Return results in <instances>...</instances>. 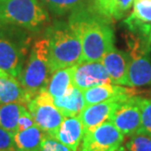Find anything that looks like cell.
Segmentation results:
<instances>
[{
	"instance_id": "obj_14",
	"label": "cell",
	"mask_w": 151,
	"mask_h": 151,
	"mask_svg": "<svg viewBox=\"0 0 151 151\" xmlns=\"http://www.w3.org/2000/svg\"><path fill=\"white\" fill-rule=\"evenodd\" d=\"M122 101L124 100H109L84 107L78 115L83 124L84 132L95 129L101 124L108 122Z\"/></svg>"
},
{
	"instance_id": "obj_24",
	"label": "cell",
	"mask_w": 151,
	"mask_h": 151,
	"mask_svg": "<svg viewBox=\"0 0 151 151\" xmlns=\"http://www.w3.org/2000/svg\"><path fill=\"white\" fill-rule=\"evenodd\" d=\"M141 110V127L139 134H144L151 137V99L140 96Z\"/></svg>"
},
{
	"instance_id": "obj_10",
	"label": "cell",
	"mask_w": 151,
	"mask_h": 151,
	"mask_svg": "<svg viewBox=\"0 0 151 151\" xmlns=\"http://www.w3.org/2000/svg\"><path fill=\"white\" fill-rule=\"evenodd\" d=\"M106 83H113L100 61L81 62L73 66V84L81 91Z\"/></svg>"
},
{
	"instance_id": "obj_1",
	"label": "cell",
	"mask_w": 151,
	"mask_h": 151,
	"mask_svg": "<svg viewBox=\"0 0 151 151\" xmlns=\"http://www.w3.org/2000/svg\"><path fill=\"white\" fill-rule=\"evenodd\" d=\"M67 21L81 39V62L100 61L115 46L114 22L98 14L90 1L72 12Z\"/></svg>"
},
{
	"instance_id": "obj_7",
	"label": "cell",
	"mask_w": 151,
	"mask_h": 151,
	"mask_svg": "<svg viewBox=\"0 0 151 151\" xmlns=\"http://www.w3.org/2000/svg\"><path fill=\"white\" fill-rule=\"evenodd\" d=\"M27 108L34 118L35 125L45 134L55 137L65 117L54 104L49 92L46 89L41 90L28 102Z\"/></svg>"
},
{
	"instance_id": "obj_13",
	"label": "cell",
	"mask_w": 151,
	"mask_h": 151,
	"mask_svg": "<svg viewBox=\"0 0 151 151\" xmlns=\"http://www.w3.org/2000/svg\"><path fill=\"white\" fill-rule=\"evenodd\" d=\"M129 52L120 50L114 46L102 57L100 62L106 69L112 83L128 86V71L129 65Z\"/></svg>"
},
{
	"instance_id": "obj_9",
	"label": "cell",
	"mask_w": 151,
	"mask_h": 151,
	"mask_svg": "<svg viewBox=\"0 0 151 151\" xmlns=\"http://www.w3.org/2000/svg\"><path fill=\"white\" fill-rule=\"evenodd\" d=\"M109 121L125 137L139 134L141 127L140 96L135 95L121 102Z\"/></svg>"
},
{
	"instance_id": "obj_15",
	"label": "cell",
	"mask_w": 151,
	"mask_h": 151,
	"mask_svg": "<svg viewBox=\"0 0 151 151\" xmlns=\"http://www.w3.org/2000/svg\"><path fill=\"white\" fill-rule=\"evenodd\" d=\"M84 135V127L78 116L65 117L55 138L71 151H78Z\"/></svg>"
},
{
	"instance_id": "obj_4",
	"label": "cell",
	"mask_w": 151,
	"mask_h": 151,
	"mask_svg": "<svg viewBox=\"0 0 151 151\" xmlns=\"http://www.w3.org/2000/svg\"><path fill=\"white\" fill-rule=\"evenodd\" d=\"M51 75L48 40L43 35L32 43L19 78V81L29 100L41 90L46 89Z\"/></svg>"
},
{
	"instance_id": "obj_22",
	"label": "cell",
	"mask_w": 151,
	"mask_h": 151,
	"mask_svg": "<svg viewBox=\"0 0 151 151\" xmlns=\"http://www.w3.org/2000/svg\"><path fill=\"white\" fill-rule=\"evenodd\" d=\"M26 105L19 103H10L0 106V127L8 132L15 134L17 125L23 107Z\"/></svg>"
},
{
	"instance_id": "obj_20",
	"label": "cell",
	"mask_w": 151,
	"mask_h": 151,
	"mask_svg": "<svg viewBox=\"0 0 151 151\" xmlns=\"http://www.w3.org/2000/svg\"><path fill=\"white\" fill-rule=\"evenodd\" d=\"M45 132L37 125L22 132L14 134V140L17 151H38L40 149Z\"/></svg>"
},
{
	"instance_id": "obj_28",
	"label": "cell",
	"mask_w": 151,
	"mask_h": 151,
	"mask_svg": "<svg viewBox=\"0 0 151 151\" xmlns=\"http://www.w3.org/2000/svg\"><path fill=\"white\" fill-rule=\"evenodd\" d=\"M115 151H128L127 150V148L126 147H124V146H121V147H119L117 150H115Z\"/></svg>"
},
{
	"instance_id": "obj_21",
	"label": "cell",
	"mask_w": 151,
	"mask_h": 151,
	"mask_svg": "<svg viewBox=\"0 0 151 151\" xmlns=\"http://www.w3.org/2000/svg\"><path fill=\"white\" fill-rule=\"evenodd\" d=\"M49 13L57 18L70 15L78 8L87 4L90 0H40Z\"/></svg>"
},
{
	"instance_id": "obj_17",
	"label": "cell",
	"mask_w": 151,
	"mask_h": 151,
	"mask_svg": "<svg viewBox=\"0 0 151 151\" xmlns=\"http://www.w3.org/2000/svg\"><path fill=\"white\" fill-rule=\"evenodd\" d=\"M94 10L115 22L124 19L132 8L134 0H90Z\"/></svg>"
},
{
	"instance_id": "obj_6",
	"label": "cell",
	"mask_w": 151,
	"mask_h": 151,
	"mask_svg": "<svg viewBox=\"0 0 151 151\" xmlns=\"http://www.w3.org/2000/svg\"><path fill=\"white\" fill-rule=\"evenodd\" d=\"M131 57L128 71V86L143 87L151 86V43L129 34L127 37Z\"/></svg>"
},
{
	"instance_id": "obj_27",
	"label": "cell",
	"mask_w": 151,
	"mask_h": 151,
	"mask_svg": "<svg viewBox=\"0 0 151 151\" xmlns=\"http://www.w3.org/2000/svg\"><path fill=\"white\" fill-rule=\"evenodd\" d=\"M35 125V123L34 121V118H32V114L29 113V111L28 110L27 106H24L22 111H21L19 121H18L17 132H16L28 129Z\"/></svg>"
},
{
	"instance_id": "obj_23",
	"label": "cell",
	"mask_w": 151,
	"mask_h": 151,
	"mask_svg": "<svg viewBox=\"0 0 151 151\" xmlns=\"http://www.w3.org/2000/svg\"><path fill=\"white\" fill-rule=\"evenodd\" d=\"M128 151H151V137L144 134H137L129 137L125 144Z\"/></svg>"
},
{
	"instance_id": "obj_26",
	"label": "cell",
	"mask_w": 151,
	"mask_h": 151,
	"mask_svg": "<svg viewBox=\"0 0 151 151\" xmlns=\"http://www.w3.org/2000/svg\"><path fill=\"white\" fill-rule=\"evenodd\" d=\"M0 151H17L14 134L0 127Z\"/></svg>"
},
{
	"instance_id": "obj_12",
	"label": "cell",
	"mask_w": 151,
	"mask_h": 151,
	"mask_svg": "<svg viewBox=\"0 0 151 151\" xmlns=\"http://www.w3.org/2000/svg\"><path fill=\"white\" fill-rule=\"evenodd\" d=\"M86 106L109 100H126L137 95L134 87H126L115 83L100 84L83 91Z\"/></svg>"
},
{
	"instance_id": "obj_8",
	"label": "cell",
	"mask_w": 151,
	"mask_h": 151,
	"mask_svg": "<svg viewBox=\"0 0 151 151\" xmlns=\"http://www.w3.org/2000/svg\"><path fill=\"white\" fill-rule=\"evenodd\" d=\"M125 135L108 121L84 132L80 151H115L122 146Z\"/></svg>"
},
{
	"instance_id": "obj_16",
	"label": "cell",
	"mask_w": 151,
	"mask_h": 151,
	"mask_svg": "<svg viewBox=\"0 0 151 151\" xmlns=\"http://www.w3.org/2000/svg\"><path fill=\"white\" fill-rule=\"evenodd\" d=\"M29 99L19 80L11 76L0 77V106L10 103L26 105Z\"/></svg>"
},
{
	"instance_id": "obj_25",
	"label": "cell",
	"mask_w": 151,
	"mask_h": 151,
	"mask_svg": "<svg viewBox=\"0 0 151 151\" xmlns=\"http://www.w3.org/2000/svg\"><path fill=\"white\" fill-rule=\"evenodd\" d=\"M38 151H71L67 146L61 143L58 139L49 134H45L41 147Z\"/></svg>"
},
{
	"instance_id": "obj_30",
	"label": "cell",
	"mask_w": 151,
	"mask_h": 151,
	"mask_svg": "<svg viewBox=\"0 0 151 151\" xmlns=\"http://www.w3.org/2000/svg\"><path fill=\"white\" fill-rule=\"evenodd\" d=\"M149 42L151 43V35H150V37H149Z\"/></svg>"
},
{
	"instance_id": "obj_5",
	"label": "cell",
	"mask_w": 151,
	"mask_h": 151,
	"mask_svg": "<svg viewBox=\"0 0 151 151\" xmlns=\"http://www.w3.org/2000/svg\"><path fill=\"white\" fill-rule=\"evenodd\" d=\"M31 47V32L0 27V70L19 80Z\"/></svg>"
},
{
	"instance_id": "obj_19",
	"label": "cell",
	"mask_w": 151,
	"mask_h": 151,
	"mask_svg": "<svg viewBox=\"0 0 151 151\" xmlns=\"http://www.w3.org/2000/svg\"><path fill=\"white\" fill-rule=\"evenodd\" d=\"M73 86V67L63 68L52 73L46 90L53 99H57L63 97Z\"/></svg>"
},
{
	"instance_id": "obj_2",
	"label": "cell",
	"mask_w": 151,
	"mask_h": 151,
	"mask_svg": "<svg viewBox=\"0 0 151 151\" xmlns=\"http://www.w3.org/2000/svg\"><path fill=\"white\" fill-rule=\"evenodd\" d=\"M48 40L50 67L54 71L69 68L83 60L81 39L71 28L68 21L56 20L44 29Z\"/></svg>"
},
{
	"instance_id": "obj_3",
	"label": "cell",
	"mask_w": 151,
	"mask_h": 151,
	"mask_svg": "<svg viewBox=\"0 0 151 151\" xmlns=\"http://www.w3.org/2000/svg\"><path fill=\"white\" fill-rule=\"evenodd\" d=\"M49 24V12L40 0H0L1 28H17L37 34Z\"/></svg>"
},
{
	"instance_id": "obj_29",
	"label": "cell",
	"mask_w": 151,
	"mask_h": 151,
	"mask_svg": "<svg viewBox=\"0 0 151 151\" xmlns=\"http://www.w3.org/2000/svg\"><path fill=\"white\" fill-rule=\"evenodd\" d=\"M8 74H6L5 72H3V71H1L0 70V77H3V76H7Z\"/></svg>"
},
{
	"instance_id": "obj_11",
	"label": "cell",
	"mask_w": 151,
	"mask_h": 151,
	"mask_svg": "<svg viewBox=\"0 0 151 151\" xmlns=\"http://www.w3.org/2000/svg\"><path fill=\"white\" fill-rule=\"evenodd\" d=\"M123 23L131 35L149 40L151 35V0H134L132 11L126 17Z\"/></svg>"
},
{
	"instance_id": "obj_18",
	"label": "cell",
	"mask_w": 151,
	"mask_h": 151,
	"mask_svg": "<svg viewBox=\"0 0 151 151\" xmlns=\"http://www.w3.org/2000/svg\"><path fill=\"white\" fill-rule=\"evenodd\" d=\"M53 100L54 104L64 117L78 116L86 107L83 91L74 86L63 97L53 99Z\"/></svg>"
}]
</instances>
